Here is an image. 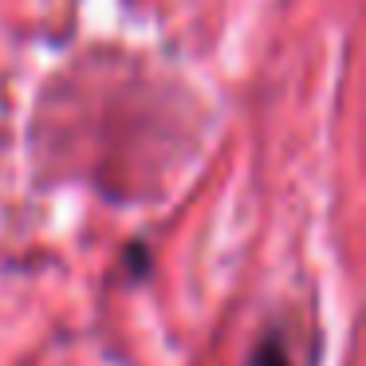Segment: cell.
Listing matches in <instances>:
<instances>
[{"label":"cell","mask_w":366,"mask_h":366,"mask_svg":"<svg viewBox=\"0 0 366 366\" xmlns=\"http://www.w3.org/2000/svg\"><path fill=\"white\" fill-rule=\"evenodd\" d=\"M248 366H292V358H287L284 342L276 339V335H264L260 342H256L252 358H248Z\"/></svg>","instance_id":"6da1fadb"}]
</instances>
